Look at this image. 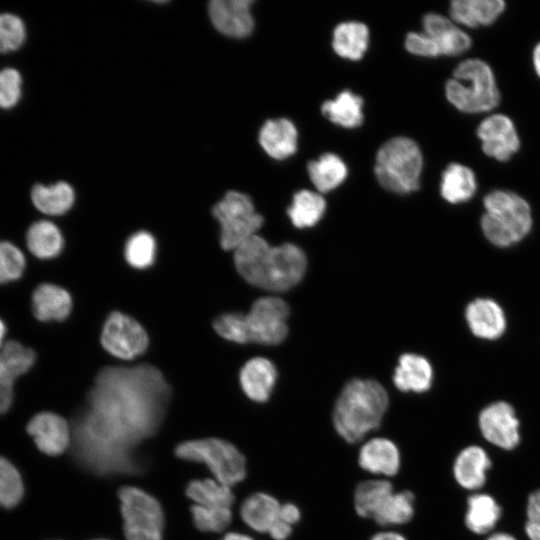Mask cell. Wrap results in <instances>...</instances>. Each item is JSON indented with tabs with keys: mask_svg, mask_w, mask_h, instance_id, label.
<instances>
[{
	"mask_svg": "<svg viewBox=\"0 0 540 540\" xmlns=\"http://www.w3.org/2000/svg\"><path fill=\"white\" fill-rule=\"evenodd\" d=\"M405 47L410 53L418 56L437 57L441 55L437 43L424 32L407 34Z\"/></svg>",
	"mask_w": 540,
	"mask_h": 540,
	"instance_id": "44",
	"label": "cell"
},
{
	"mask_svg": "<svg viewBox=\"0 0 540 540\" xmlns=\"http://www.w3.org/2000/svg\"><path fill=\"white\" fill-rule=\"evenodd\" d=\"M35 359L34 350L14 340L0 348V414L11 407L14 381L33 366Z\"/></svg>",
	"mask_w": 540,
	"mask_h": 540,
	"instance_id": "14",
	"label": "cell"
},
{
	"mask_svg": "<svg viewBox=\"0 0 540 540\" xmlns=\"http://www.w3.org/2000/svg\"><path fill=\"white\" fill-rule=\"evenodd\" d=\"M478 425L484 439L500 449L513 450L520 443V422L514 408L505 401L484 407L479 414Z\"/></svg>",
	"mask_w": 540,
	"mask_h": 540,
	"instance_id": "13",
	"label": "cell"
},
{
	"mask_svg": "<svg viewBox=\"0 0 540 540\" xmlns=\"http://www.w3.org/2000/svg\"><path fill=\"white\" fill-rule=\"evenodd\" d=\"M486 540H516V538L505 532H497L491 534Z\"/></svg>",
	"mask_w": 540,
	"mask_h": 540,
	"instance_id": "51",
	"label": "cell"
},
{
	"mask_svg": "<svg viewBox=\"0 0 540 540\" xmlns=\"http://www.w3.org/2000/svg\"><path fill=\"white\" fill-rule=\"evenodd\" d=\"M363 99L346 90L334 100L322 104V114L331 122L345 127L355 128L363 122Z\"/></svg>",
	"mask_w": 540,
	"mask_h": 540,
	"instance_id": "32",
	"label": "cell"
},
{
	"mask_svg": "<svg viewBox=\"0 0 540 540\" xmlns=\"http://www.w3.org/2000/svg\"><path fill=\"white\" fill-rule=\"evenodd\" d=\"M476 134L483 153L499 162L509 161L521 146L516 126L505 114L494 113L484 118Z\"/></svg>",
	"mask_w": 540,
	"mask_h": 540,
	"instance_id": "12",
	"label": "cell"
},
{
	"mask_svg": "<svg viewBox=\"0 0 540 540\" xmlns=\"http://www.w3.org/2000/svg\"><path fill=\"white\" fill-rule=\"evenodd\" d=\"M447 100L459 111L468 114L489 112L501 100L491 66L482 59L468 58L453 70V78L445 84Z\"/></svg>",
	"mask_w": 540,
	"mask_h": 540,
	"instance_id": "5",
	"label": "cell"
},
{
	"mask_svg": "<svg viewBox=\"0 0 540 540\" xmlns=\"http://www.w3.org/2000/svg\"><path fill=\"white\" fill-rule=\"evenodd\" d=\"M5 333H6V328H5V325L4 323L1 321L0 319V348L2 347V345L4 344L3 343V339L5 337Z\"/></svg>",
	"mask_w": 540,
	"mask_h": 540,
	"instance_id": "53",
	"label": "cell"
},
{
	"mask_svg": "<svg viewBox=\"0 0 540 540\" xmlns=\"http://www.w3.org/2000/svg\"><path fill=\"white\" fill-rule=\"evenodd\" d=\"M279 518L293 526L301 518L300 509L297 505L290 502L281 504Z\"/></svg>",
	"mask_w": 540,
	"mask_h": 540,
	"instance_id": "46",
	"label": "cell"
},
{
	"mask_svg": "<svg viewBox=\"0 0 540 540\" xmlns=\"http://www.w3.org/2000/svg\"><path fill=\"white\" fill-rule=\"evenodd\" d=\"M310 180L320 192L338 187L347 176V167L340 157L326 153L307 166Z\"/></svg>",
	"mask_w": 540,
	"mask_h": 540,
	"instance_id": "33",
	"label": "cell"
},
{
	"mask_svg": "<svg viewBox=\"0 0 540 540\" xmlns=\"http://www.w3.org/2000/svg\"><path fill=\"white\" fill-rule=\"evenodd\" d=\"M23 490L18 470L8 460L0 457V505L7 508L17 505Z\"/></svg>",
	"mask_w": 540,
	"mask_h": 540,
	"instance_id": "40",
	"label": "cell"
},
{
	"mask_svg": "<svg viewBox=\"0 0 540 540\" xmlns=\"http://www.w3.org/2000/svg\"><path fill=\"white\" fill-rule=\"evenodd\" d=\"M501 513V507L491 495L475 493L467 499L465 525L471 532L483 535L494 529Z\"/></svg>",
	"mask_w": 540,
	"mask_h": 540,
	"instance_id": "28",
	"label": "cell"
},
{
	"mask_svg": "<svg viewBox=\"0 0 540 540\" xmlns=\"http://www.w3.org/2000/svg\"><path fill=\"white\" fill-rule=\"evenodd\" d=\"M118 496L127 540H162L164 516L161 505L144 490L125 486Z\"/></svg>",
	"mask_w": 540,
	"mask_h": 540,
	"instance_id": "10",
	"label": "cell"
},
{
	"mask_svg": "<svg viewBox=\"0 0 540 540\" xmlns=\"http://www.w3.org/2000/svg\"><path fill=\"white\" fill-rule=\"evenodd\" d=\"M234 263L248 283L274 292L298 284L307 266L306 256L298 246L285 243L272 247L256 234L234 250Z\"/></svg>",
	"mask_w": 540,
	"mask_h": 540,
	"instance_id": "2",
	"label": "cell"
},
{
	"mask_svg": "<svg viewBox=\"0 0 540 540\" xmlns=\"http://www.w3.org/2000/svg\"><path fill=\"white\" fill-rule=\"evenodd\" d=\"M359 466L372 474L394 476L401 465L400 452L390 439L375 437L366 441L358 453Z\"/></svg>",
	"mask_w": 540,
	"mask_h": 540,
	"instance_id": "17",
	"label": "cell"
},
{
	"mask_svg": "<svg viewBox=\"0 0 540 540\" xmlns=\"http://www.w3.org/2000/svg\"><path fill=\"white\" fill-rule=\"evenodd\" d=\"M477 178L471 168L460 163L449 164L442 173L440 193L451 204L469 201L477 191Z\"/></svg>",
	"mask_w": 540,
	"mask_h": 540,
	"instance_id": "27",
	"label": "cell"
},
{
	"mask_svg": "<svg viewBox=\"0 0 540 540\" xmlns=\"http://www.w3.org/2000/svg\"><path fill=\"white\" fill-rule=\"evenodd\" d=\"M21 75L13 68L0 70V108H11L21 96Z\"/></svg>",
	"mask_w": 540,
	"mask_h": 540,
	"instance_id": "43",
	"label": "cell"
},
{
	"mask_svg": "<svg viewBox=\"0 0 540 540\" xmlns=\"http://www.w3.org/2000/svg\"><path fill=\"white\" fill-rule=\"evenodd\" d=\"M273 363L262 357L250 359L240 371V384L247 397L255 402L269 399L276 382Z\"/></svg>",
	"mask_w": 540,
	"mask_h": 540,
	"instance_id": "22",
	"label": "cell"
},
{
	"mask_svg": "<svg viewBox=\"0 0 540 540\" xmlns=\"http://www.w3.org/2000/svg\"><path fill=\"white\" fill-rule=\"evenodd\" d=\"M532 61H533L534 70L536 74L538 75V77L540 78V42H538L533 49Z\"/></svg>",
	"mask_w": 540,
	"mask_h": 540,
	"instance_id": "50",
	"label": "cell"
},
{
	"mask_svg": "<svg viewBox=\"0 0 540 540\" xmlns=\"http://www.w3.org/2000/svg\"><path fill=\"white\" fill-rule=\"evenodd\" d=\"M268 533L274 540H286L292 533V525L279 518Z\"/></svg>",
	"mask_w": 540,
	"mask_h": 540,
	"instance_id": "47",
	"label": "cell"
},
{
	"mask_svg": "<svg viewBox=\"0 0 540 540\" xmlns=\"http://www.w3.org/2000/svg\"><path fill=\"white\" fill-rule=\"evenodd\" d=\"M297 136L294 124L288 119L280 118L264 123L259 133V142L270 157L282 160L296 152Z\"/></svg>",
	"mask_w": 540,
	"mask_h": 540,
	"instance_id": "23",
	"label": "cell"
},
{
	"mask_svg": "<svg viewBox=\"0 0 540 540\" xmlns=\"http://www.w3.org/2000/svg\"><path fill=\"white\" fill-rule=\"evenodd\" d=\"M288 305L277 297L257 299L247 314L224 313L213 321L222 338L239 344H280L287 336Z\"/></svg>",
	"mask_w": 540,
	"mask_h": 540,
	"instance_id": "4",
	"label": "cell"
},
{
	"mask_svg": "<svg viewBox=\"0 0 540 540\" xmlns=\"http://www.w3.org/2000/svg\"><path fill=\"white\" fill-rule=\"evenodd\" d=\"M170 396V385L153 365L102 368L73 421L78 460L101 474L132 471V449L155 433Z\"/></svg>",
	"mask_w": 540,
	"mask_h": 540,
	"instance_id": "1",
	"label": "cell"
},
{
	"mask_svg": "<svg viewBox=\"0 0 540 540\" xmlns=\"http://www.w3.org/2000/svg\"><path fill=\"white\" fill-rule=\"evenodd\" d=\"M103 348L114 357L130 360L143 354L149 344L146 331L134 318L113 311L101 332Z\"/></svg>",
	"mask_w": 540,
	"mask_h": 540,
	"instance_id": "11",
	"label": "cell"
},
{
	"mask_svg": "<svg viewBox=\"0 0 540 540\" xmlns=\"http://www.w3.org/2000/svg\"><path fill=\"white\" fill-rule=\"evenodd\" d=\"M34 206L47 215H62L73 205L75 194L73 188L66 182L45 186L35 184L31 190Z\"/></svg>",
	"mask_w": 540,
	"mask_h": 540,
	"instance_id": "30",
	"label": "cell"
},
{
	"mask_svg": "<svg viewBox=\"0 0 540 540\" xmlns=\"http://www.w3.org/2000/svg\"><path fill=\"white\" fill-rule=\"evenodd\" d=\"M72 309L68 291L54 284H41L32 294V310L40 321H63Z\"/></svg>",
	"mask_w": 540,
	"mask_h": 540,
	"instance_id": "24",
	"label": "cell"
},
{
	"mask_svg": "<svg viewBox=\"0 0 540 540\" xmlns=\"http://www.w3.org/2000/svg\"><path fill=\"white\" fill-rule=\"evenodd\" d=\"M525 533L529 540H540V525L527 522L525 525Z\"/></svg>",
	"mask_w": 540,
	"mask_h": 540,
	"instance_id": "49",
	"label": "cell"
},
{
	"mask_svg": "<svg viewBox=\"0 0 540 540\" xmlns=\"http://www.w3.org/2000/svg\"><path fill=\"white\" fill-rule=\"evenodd\" d=\"M26 37L23 21L16 15L0 14V53L20 48Z\"/></svg>",
	"mask_w": 540,
	"mask_h": 540,
	"instance_id": "42",
	"label": "cell"
},
{
	"mask_svg": "<svg viewBox=\"0 0 540 540\" xmlns=\"http://www.w3.org/2000/svg\"><path fill=\"white\" fill-rule=\"evenodd\" d=\"M484 213L480 226L484 236L494 245L508 247L521 241L532 228L529 203L509 190L496 189L483 199Z\"/></svg>",
	"mask_w": 540,
	"mask_h": 540,
	"instance_id": "6",
	"label": "cell"
},
{
	"mask_svg": "<svg viewBox=\"0 0 540 540\" xmlns=\"http://www.w3.org/2000/svg\"><path fill=\"white\" fill-rule=\"evenodd\" d=\"M38 449L49 456L62 454L69 446L71 432L67 421L52 412L36 414L27 425Z\"/></svg>",
	"mask_w": 540,
	"mask_h": 540,
	"instance_id": "16",
	"label": "cell"
},
{
	"mask_svg": "<svg viewBox=\"0 0 540 540\" xmlns=\"http://www.w3.org/2000/svg\"><path fill=\"white\" fill-rule=\"evenodd\" d=\"M388 405V394L380 383L353 379L336 400L332 415L334 428L346 442H359L380 426Z\"/></svg>",
	"mask_w": 540,
	"mask_h": 540,
	"instance_id": "3",
	"label": "cell"
},
{
	"mask_svg": "<svg viewBox=\"0 0 540 540\" xmlns=\"http://www.w3.org/2000/svg\"><path fill=\"white\" fill-rule=\"evenodd\" d=\"M191 514L195 526L204 532H220L232 520L230 507L203 506L194 504Z\"/></svg>",
	"mask_w": 540,
	"mask_h": 540,
	"instance_id": "39",
	"label": "cell"
},
{
	"mask_svg": "<svg viewBox=\"0 0 540 540\" xmlns=\"http://www.w3.org/2000/svg\"><path fill=\"white\" fill-rule=\"evenodd\" d=\"M424 33L438 45L441 55L457 56L472 46L471 37L452 20L437 13H428L423 18Z\"/></svg>",
	"mask_w": 540,
	"mask_h": 540,
	"instance_id": "18",
	"label": "cell"
},
{
	"mask_svg": "<svg viewBox=\"0 0 540 540\" xmlns=\"http://www.w3.org/2000/svg\"><path fill=\"white\" fill-rule=\"evenodd\" d=\"M212 213L221 226L220 244L224 250H235L255 235L264 222L250 197L237 191L227 192L213 206Z\"/></svg>",
	"mask_w": 540,
	"mask_h": 540,
	"instance_id": "9",
	"label": "cell"
},
{
	"mask_svg": "<svg viewBox=\"0 0 540 540\" xmlns=\"http://www.w3.org/2000/svg\"><path fill=\"white\" fill-rule=\"evenodd\" d=\"M465 315L471 332L479 338L494 340L506 329L505 314L492 299H475L468 304Z\"/></svg>",
	"mask_w": 540,
	"mask_h": 540,
	"instance_id": "19",
	"label": "cell"
},
{
	"mask_svg": "<svg viewBox=\"0 0 540 540\" xmlns=\"http://www.w3.org/2000/svg\"><path fill=\"white\" fill-rule=\"evenodd\" d=\"M251 5L250 0H213L208 6L209 17L220 33L244 38L251 34L254 27Z\"/></svg>",
	"mask_w": 540,
	"mask_h": 540,
	"instance_id": "15",
	"label": "cell"
},
{
	"mask_svg": "<svg viewBox=\"0 0 540 540\" xmlns=\"http://www.w3.org/2000/svg\"><path fill=\"white\" fill-rule=\"evenodd\" d=\"M492 462L487 452L478 445H470L462 449L453 464V475L456 482L464 489L479 490L487 480V471Z\"/></svg>",
	"mask_w": 540,
	"mask_h": 540,
	"instance_id": "20",
	"label": "cell"
},
{
	"mask_svg": "<svg viewBox=\"0 0 540 540\" xmlns=\"http://www.w3.org/2000/svg\"><path fill=\"white\" fill-rule=\"evenodd\" d=\"M222 540H253L251 537L240 533H228Z\"/></svg>",
	"mask_w": 540,
	"mask_h": 540,
	"instance_id": "52",
	"label": "cell"
},
{
	"mask_svg": "<svg viewBox=\"0 0 540 540\" xmlns=\"http://www.w3.org/2000/svg\"><path fill=\"white\" fill-rule=\"evenodd\" d=\"M423 167L418 145L407 137H395L384 143L376 155L375 175L385 189L407 194L416 191Z\"/></svg>",
	"mask_w": 540,
	"mask_h": 540,
	"instance_id": "7",
	"label": "cell"
},
{
	"mask_svg": "<svg viewBox=\"0 0 540 540\" xmlns=\"http://www.w3.org/2000/svg\"><path fill=\"white\" fill-rule=\"evenodd\" d=\"M281 504L267 493H254L247 497L241 505L242 520L257 532H269L280 515Z\"/></svg>",
	"mask_w": 540,
	"mask_h": 540,
	"instance_id": "26",
	"label": "cell"
},
{
	"mask_svg": "<svg viewBox=\"0 0 540 540\" xmlns=\"http://www.w3.org/2000/svg\"><path fill=\"white\" fill-rule=\"evenodd\" d=\"M177 457L206 464L217 481L233 486L246 475V462L242 453L231 443L207 438L185 441L175 449Z\"/></svg>",
	"mask_w": 540,
	"mask_h": 540,
	"instance_id": "8",
	"label": "cell"
},
{
	"mask_svg": "<svg viewBox=\"0 0 540 540\" xmlns=\"http://www.w3.org/2000/svg\"><path fill=\"white\" fill-rule=\"evenodd\" d=\"M505 9L503 0H454L449 13L454 23L477 28L495 23Z\"/></svg>",
	"mask_w": 540,
	"mask_h": 540,
	"instance_id": "21",
	"label": "cell"
},
{
	"mask_svg": "<svg viewBox=\"0 0 540 540\" xmlns=\"http://www.w3.org/2000/svg\"><path fill=\"white\" fill-rule=\"evenodd\" d=\"M432 377V367L427 359L407 353L399 358L393 381L395 386L403 392L422 393L430 388Z\"/></svg>",
	"mask_w": 540,
	"mask_h": 540,
	"instance_id": "25",
	"label": "cell"
},
{
	"mask_svg": "<svg viewBox=\"0 0 540 540\" xmlns=\"http://www.w3.org/2000/svg\"><path fill=\"white\" fill-rule=\"evenodd\" d=\"M527 522L540 525V489L533 491L527 500L526 506Z\"/></svg>",
	"mask_w": 540,
	"mask_h": 540,
	"instance_id": "45",
	"label": "cell"
},
{
	"mask_svg": "<svg viewBox=\"0 0 540 540\" xmlns=\"http://www.w3.org/2000/svg\"><path fill=\"white\" fill-rule=\"evenodd\" d=\"M414 515V495L410 491L392 492L376 511L373 520L382 526L402 525Z\"/></svg>",
	"mask_w": 540,
	"mask_h": 540,
	"instance_id": "36",
	"label": "cell"
},
{
	"mask_svg": "<svg viewBox=\"0 0 540 540\" xmlns=\"http://www.w3.org/2000/svg\"><path fill=\"white\" fill-rule=\"evenodd\" d=\"M326 203L324 198L309 190H300L293 196L287 214L297 228L311 227L323 216Z\"/></svg>",
	"mask_w": 540,
	"mask_h": 540,
	"instance_id": "34",
	"label": "cell"
},
{
	"mask_svg": "<svg viewBox=\"0 0 540 540\" xmlns=\"http://www.w3.org/2000/svg\"><path fill=\"white\" fill-rule=\"evenodd\" d=\"M156 251V241L153 235L147 231H138L127 240L124 256L131 267L146 269L155 262Z\"/></svg>",
	"mask_w": 540,
	"mask_h": 540,
	"instance_id": "38",
	"label": "cell"
},
{
	"mask_svg": "<svg viewBox=\"0 0 540 540\" xmlns=\"http://www.w3.org/2000/svg\"><path fill=\"white\" fill-rule=\"evenodd\" d=\"M22 251L8 241H0V284L19 279L25 269Z\"/></svg>",
	"mask_w": 540,
	"mask_h": 540,
	"instance_id": "41",
	"label": "cell"
},
{
	"mask_svg": "<svg viewBox=\"0 0 540 540\" xmlns=\"http://www.w3.org/2000/svg\"><path fill=\"white\" fill-rule=\"evenodd\" d=\"M370 540H406V538L394 531H383L373 535Z\"/></svg>",
	"mask_w": 540,
	"mask_h": 540,
	"instance_id": "48",
	"label": "cell"
},
{
	"mask_svg": "<svg viewBox=\"0 0 540 540\" xmlns=\"http://www.w3.org/2000/svg\"><path fill=\"white\" fill-rule=\"evenodd\" d=\"M369 31L365 24L360 22L340 23L333 32V49L343 58L359 60L367 50Z\"/></svg>",
	"mask_w": 540,
	"mask_h": 540,
	"instance_id": "29",
	"label": "cell"
},
{
	"mask_svg": "<svg viewBox=\"0 0 540 540\" xmlns=\"http://www.w3.org/2000/svg\"><path fill=\"white\" fill-rule=\"evenodd\" d=\"M186 494L197 505L231 508L234 502L230 487L212 479L191 481Z\"/></svg>",
	"mask_w": 540,
	"mask_h": 540,
	"instance_id": "37",
	"label": "cell"
},
{
	"mask_svg": "<svg viewBox=\"0 0 540 540\" xmlns=\"http://www.w3.org/2000/svg\"><path fill=\"white\" fill-rule=\"evenodd\" d=\"M392 492H394L392 484L385 479L359 483L354 492V507L357 514L363 518H372Z\"/></svg>",
	"mask_w": 540,
	"mask_h": 540,
	"instance_id": "35",
	"label": "cell"
},
{
	"mask_svg": "<svg viewBox=\"0 0 540 540\" xmlns=\"http://www.w3.org/2000/svg\"><path fill=\"white\" fill-rule=\"evenodd\" d=\"M26 243L34 256L40 259H52L61 253L64 239L54 223L41 220L29 227Z\"/></svg>",
	"mask_w": 540,
	"mask_h": 540,
	"instance_id": "31",
	"label": "cell"
}]
</instances>
